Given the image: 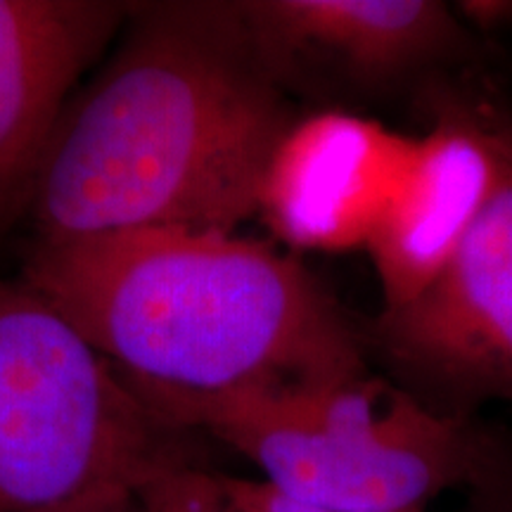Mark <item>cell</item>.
<instances>
[{
    "instance_id": "6da1fadb",
    "label": "cell",
    "mask_w": 512,
    "mask_h": 512,
    "mask_svg": "<svg viewBox=\"0 0 512 512\" xmlns=\"http://www.w3.org/2000/svg\"><path fill=\"white\" fill-rule=\"evenodd\" d=\"M297 121L238 3L152 5L79 100L31 183L43 242L171 228L233 235Z\"/></svg>"
},
{
    "instance_id": "7a4b0ae2",
    "label": "cell",
    "mask_w": 512,
    "mask_h": 512,
    "mask_svg": "<svg viewBox=\"0 0 512 512\" xmlns=\"http://www.w3.org/2000/svg\"><path fill=\"white\" fill-rule=\"evenodd\" d=\"M24 285L136 396H209L370 370L361 328L266 242L143 228L41 242Z\"/></svg>"
},
{
    "instance_id": "3957f363",
    "label": "cell",
    "mask_w": 512,
    "mask_h": 512,
    "mask_svg": "<svg viewBox=\"0 0 512 512\" xmlns=\"http://www.w3.org/2000/svg\"><path fill=\"white\" fill-rule=\"evenodd\" d=\"M164 425L200 427L275 491L335 510H427L484 486L501 451L475 418L432 411L387 375L256 384L209 396H138Z\"/></svg>"
},
{
    "instance_id": "277c9868",
    "label": "cell",
    "mask_w": 512,
    "mask_h": 512,
    "mask_svg": "<svg viewBox=\"0 0 512 512\" xmlns=\"http://www.w3.org/2000/svg\"><path fill=\"white\" fill-rule=\"evenodd\" d=\"M166 427L27 285L0 280V512H38L138 482Z\"/></svg>"
},
{
    "instance_id": "5b68a950",
    "label": "cell",
    "mask_w": 512,
    "mask_h": 512,
    "mask_svg": "<svg viewBox=\"0 0 512 512\" xmlns=\"http://www.w3.org/2000/svg\"><path fill=\"white\" fill-rule=\"evenodd\" d=\"M467 105L494 147L491 200L437 283L361 328L368 358L432 411L475 418L512 401V114L486 95Z\"/></svg>"
},
{
    "instance_id": "8992f818",
    "label": "cell",
    "mask_w": 512,
    "mask_h": 512,
    "mask_svg": "<svg viewBox=\"0 0 512 512\" xmlns=\"http://www.w3.org/2000/svg\"><path fill=\"white\" fill-rule=\"evenodd\" d=\"M256 50L287 93L311 88L373 102L430 86L458 60L465 24L439 0H249L238 3Z\"/></svg>"
},
{
    "instance_id": "52a82bcc",
    "label": "cell",
    "mask_w": 512,
    "mask_h": 512,
    "mask_svg": "<svg viewBox=\"0 0 512 512\" xmlns=\"http://www.w3.org/2000/svg\"><path fill=\"white\" fill-rule=\"evenodd\" d=\"M432 126L411 157L366 252L380 285V311H396L430 290L475 228L498 181L494 147L465 91L432 81Z\"/></svg>"
},
{
    "instance_id": "ba28073f",
    "label": "cell",
    "mask_w": 512,
    "mask_h": 512,
    "mask_svg": "<svg viewBox=\"0 0 512 512\" xmlns=\"http://www.w3.org/2000/svg\"><path fill=\"white\" fill-rule=\"evenodd\" d=\"M413 140L351 110H320L297 119L268 162L259 214L297 249H366L406 169Z\"/></svg>"
},
{
    "instance_id": "9c48e42d",
    "label": "cell",
    "mask_w": 512,
    "mask_h": 512,
    "mask_svg": "<svg viewBox=\"0 0 512 512\" xmlns=\"http://www.w3.org/2000/svg\"><path fill=\"white\" fill-rule=\"evenodd\" d=\"M128 15L107 0H0V214L29 200L69 91Z\"/></svg>"
},
{
    "instance_id": "30bf717a",
    "label": "cell",
    "mask_w": 512,
    "mask_h": 512,
    "mask_svg": "<svg viewBox=\"0 0 512 512\" xmlns=\"http://www.w3.org/2000/svg\"><path fill=\"white\" fill-rule=\"evenodd\" d=\"M143 512H254L235 501L223 475L166 458L138 482Z\"/></svg>"
},
{
    "instance_id": "8fae6325",
    "label": "cell",
    "mask_w": 512,
    "mask_h": 512,
    "mask_svg": "<svg viewBox=\"0 0 512 512\" xmlns=\"http://www.w3.org/2000/svg\"><path fill=\"white\" fill-rule=\"evenodd\" d=\"M223 484L233 494L235 501L247 505L254 512H425V510H335V508H318V505L299 503L294 498H287L280 491H275L271 484L261 479L245 477H228L223 475Z\"/></svg>"
},
{
    "instance_id": "7c38bea8",
    "label": "cell",
    "mask_w": 512,
    "mask_h": 512,
    "mask_svg": "<svg viewBox=\"0 0 512 512\" xmlns=\"http://www.w3.org/2000/svg\"><path fill=\"white\" fill-rule=\"evenodd\" d=\"M140 482V479H138ZM138 482L105 484L98 489L38 512H143L138 496Z\"/></svg>"
},
{
    "instance_id": "4fadbf2b",
    "label": "cell",
    "mask_w": 512,
    "mask_h": 512,
    "mask_svg": "<svg viewBox=\"0 0 512 512\" xmlns=\"http://www.w3.org/2000/svg\"><path fill=\"white\" fill-rule=\"evenodd\" d=\"M458 17L482 29H496L512 19V3L508 0H467L453 5Z\"/></svg>"
},
{
    "instance_id": "5bb4252c",
    "label": "cell",
    "mask_w": 512,
    "mask_h": 512,
    "mask_svg": "<svg viewBox=\"0 0 512 512\" xmlns=\"http://www.w3.org/2000/svg\"><path fill=\"white\" fill-rule=\"evenodd\" d=\"M479 489L486 494L482 512H512V482L503 475V470Z\"/></svg>"
}]
</instances>
